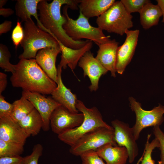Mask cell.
<instances>
[{"mask_svg": "<svg viewBox=\"0 0 164 164\" xmlns=\"http://www.w3.org/2000/svg\"><path fill=\"white\" fill-rule=\"evenodd\" d=\"M80 0H54L49 3L47 0H41L37 6L39 20L46 32L65 46L75 49L83 47L88 40L75 41L67 35L63 27L67 19L61 15L60 10L63 5H68L72 9H78Z\"/></svg>", "mask_w": 164, "mask_h": 164, "instance_id": "cell-1", "label": "cell"}, {"mask_svg": "<svg viewBox=\"0 0 164 164\" xmlns=\"http://www.w3.org/2000/svg\"><path fill=\"white\" fill-rule=\"evenodd\" d=\"M10 80L12 86L23 91L43 95L51 94L57 86L37 63L35 59H20Z\"/></svg>", "mask_w": 164, "mask_h": 164, "instance_id": "cell-2", "label": "cell"}, {"mask_svg": "<svg viewBox=\"0 0 164 164\" xmlns=\"http://www.w3.org/2000/svg\"><path fill=\"white\" fill-rule=\"evenodd\" d=\"M24 35L20 43L23 51L19 59H35L37 52L47 47H58L59 43L51 34L36 26L31 18L24 22Z\"/></svg>", "mask_w": 164, "mask_h": 164, "instance_id": "cell-3", "label": "cell"}, {"mask_svg": "<svg viewBox=\"0 0 164 164\" xmlns=\"http://www.w3.org/2000/svg\"><path fill=\"white\" fill-rule=\"evenodd\" d=\"M76 107L78 111L84 114L83 121L78 126L58 135L60 140L70 146L83 135L97 128H113L104 121L101 113L96 107L87 108L82 101L78 100Z\"/></svg>", "mask_w": 164, "mask_h": 164, "instance_id": "cell-4", "label": "cell"}, {"mask_svg": "<svg viewBox=\"0 0 164 164\" xmlns=\"http://www.w3.org/2000/svg\"><path fill=\"white\" fill-rule=\"evenodd\" d=\"M69 6L65 5L63 9V15L67 21L63 28L67 35L75 41L85 39L92 41L98 45L106 43L110 39L109 36H106L99 28L91 26L86 18L80 11L78 18L73 20L68 15L67 9Z\"/></svg>", "mask_w": 164, "mask_h": 164, "instance_id": "cell-5", "label": "cell"}, {"mask_svg": "<svg viewBox=\"0 0 164 164\" xmlns=\"http://www.w3.org/2000/svg\"><path fill=\"white\" fill-rule=\"evenodd\" d=\"M133 16L120 1H117L105 12L97 17L96 22L102 30L122 36L133 26Z\"/></svg>", "mask_w": 164, "mask_h": 164, "instance_id": "cell-6", "label": "cell"}, {"mask_svg": "<svg viewBox=\"0 0 164 164\" xmlns=\"http://www.w3.org/2000/svg\"><path fill=\"white\" fill-rule=\"evenodd\" d=\"M108 143L118 145L114 139V128L106 127L97 128L86 134L72 145L70 152L75 156H80L90 150L95 151L103 145Z\"/></svg>", "mask_w": 164, "mask_h": 164, "instance_id": "cell-7", "label": "cell"}, {"mask_svg": "<svg viewBox=\"0 0 164 164\" xmlns=\"http://www.w3.org/2000/svg\"><path fill=\"white\" fill-rule=\"evenodd\" d=\"M129 101L131 109L135 114V122L132 128L136 140L138 139L141 132L144 128L160 126L162 124L164 120V106L159 104L151 110L146 111L143 109L141 104L133 97H129Z\"/></svg>", "mask_w": 164, "mask_h": 164, "instance_id": "cell-8", "label": "cell"}, {"mask_svg": "<svg viewBox=\"0 0 164 164\" xmlns=\"http://www.w3.org/2000/svg\"><path fill=\"white\" fill-rule=\"evenodd\" d=\"M84 119L82 113H72L60 105L52 114L50 120V127L52 132L58 135L78 126Z\"/></svg>", "mask_w": 164, "mask_h": 164, "instance_id": "cell-9", "label": "cell"}, {"mask_svg": "<svg viewBox=\"0 0 164 164\" xmlns=\"http://www.w3.org/2000/svg\"><path fill=\"white\" fill-rule=\"evenodd\" d=\"M114 130V139L118 145L125 147L127 150L128 161L132 163L138 153V148L132 128L129 125L118 119L111 122Z\"/></svg>", "mask_w": 164, "mask_h": 164, "instance_id": "cell-10", "label": "cell"}, {"mask_svg": "<svg viewBox=\"0 0 164 164\" xmlns=\"http://www.w3.org/2000/svg\"><path fill=\"white\" fill-rule=\"evenodd\" d=\"M40 93L23 91L22 96L31 102L43 120L42 129L44 132L50 128V120L53 111L61 105L52 97H46Z\"/></svg>", "mask_w": 164, "mask_h": 164, "instance_id": "cell-11", "label": "cell"}, {"mask_svg": "<svg viewBox=\"0 0 164 164\" xmlns=\"http://www.w3.org/2000/svg\"><path fill=\"white\" fill-rule=\"evenodd\" d=\"M139 33L138 29L127 30L125 42L118 47L117 54L116 70L122 74L134 56L137 44Z\"/></svg>", "mask_w": 164, "mask_h": 164, "instance_id": "cell-12", "label": "cell"}, {"mask_svg": "<svg viewBox=\"0 0 164 164\" xmlns=\"http://www.w3.org/2000/svg\"><path fill=\"white\" fill-rule=\"evenodd\" d=\"M78 65L83 70L84 77L87 76L90 80L91 84L89 88L90 91H96L99 88L100 78L108 71L94 57L90 50L86 52L82 56Z\"/></svg>", "mask_w": 164, "mask_h": 164, "instance_id": "cell-13", "label": "cell"}, {"mask_svg": "<svg viewBox=\"0 0 164 164\" xmlns=\"http://www.w3.org/2000/svg\"><path fill=\"white\" fill-rule=\"evenodd\" d=\"M30 136L11 117L0 118V139L24 145Z\"/></svg>", "mask_w": 164, "mask_h": 164, "instance_id": "cell-14", "label": "cell"}, {"mask_svg": "<svg viewBox=\"0 0 164 164\" xmlns=\"http://www.w3.org/2000/svg\"><path fill=\"white\" fill-rule=\"evenodd\" d=\"M60 53H61L60 46L47 47L39 50L35 58L43 71L56 83L57 70L56 62L57 56Z\"/></svg>", "mask_w": 164, "mask_h": 164, "instance_id": "cell-15", "label": "cell"}, {"mask_svg": "<svg viewBox=\"0 0 164 164\" xmlns=\"http://www.w3.org/2000/svg\"><path fill=\"white\" fill-rule=\"evenodd\" d=\"M119 43L115 39L98 45L99 49L96 59L108 71L111 76L115 77L116 64Z\"/></svg>", "mask_w": 164, "mask_h": 164, "instance_id": "cell-16", "label": "cell"}, {"mask_svg": "<svg viewBox=\"0 0 164 164\" xmlns=\"http://www.w3.org/2000/svg\"><path fill=\"white\" fill-rule=\"evenodd\" d=\"M57 86L51 94L52 97L70 112L78 113L79 111L76 107L78 100L77 96L63 84L61 78L62 68L57 67Z\"/></svg>", "mask_w": 164, "mask_h": 164, "instance_id": "cell-17", "label": "cell"}, {"mask_svg": "<svg viewBox=\"0 0 164 164\" xmlns=\"http://www.w3.org/2000/svg\"><path fill=\"white\" fill-rule=\"evenodd\" d=\"M55 39L59 43L62 53L61 60L58 67L65 69L68 65L73 71L82 56L86 52L90 50L93 46V41L88 40L83 47L79 49H73L65 46Z\"/></svg>", "mask_w": 164, "mask_h": 164, "instance_id": "cell-18", "label": "cell"}, {"mask_svg": "<svg viewBox=\"0 0 164 164\" xmlns=\"http://www.w3.org/2000/svg\"><path fill=\"white\" fill-rule=\"evenodd\" d=\"M95 151L106 164H126L128 158L125 147L114 146L111 143L105 144Z\"/></svg>", "mask_w": 164, "mask_h": 164, "instance_id": "cell-19", "label": "cell"}, {"mask_svg": "<svg viewBox=\"0 0 164 164\" xmlns=\"http://www.w3.org/2000/svg\"><path fill=\"white\" fill-rule=\"evenodd\" d=\"M115 0H80L78 8L87 18L100 16L115 2Z\"/></svg>", "mask_w": 164, "mask_h": 164, "instance_id": "cell-20", "label": "cell"}, {"mask_svg": "<svg viewBox=\"0 0 164 164\" xmlns=\"http://www.w3.org/2000/svg\"><path fill=\"white\" fill-rule=\"evenodd\" d=\"M41 0H18L15 5V14L21 19V22H25L33 16L37 22V26L46 32L40 23L37 12V6Z\"/></svg>", "mask_w": 164, "mask_h": 164, "instance_id": "cell-21", "label": "cell"}, {"mask_svg": "<svg viewBox=\"0 0 164 164\" xmlns=\"http://www.w3.org/2000/svg\"><path fill=\"white\" fill-rule=\"evenodd\" d=\"M139 13L140 23L145 29L157 25L160 17L162 15L159 6L151 2L146 4Z\"/></svg>", "mask_w": 164, "mask_h": 164, "instance_id": "cell-22", "label": "cell"}, {"mask_svg": "<svg viewBox=\"0 0 164 164\" xmlns=\"http://www.w3.org/2000/svg\"><path fill=\"white\" fill-rule=\"evenodd\" d=\"M18 123L29 136H33L39 133L43 124L41 116L35 108Z\"/></svg>", "mask_w": 164, "mask_h": 164, "instance_id": "cell-23", "label": "cell"}, {"mask_svg": "<svg viewBox=\"0 0 164 164\" xmlns=\"http://www.w3.org/2000/svg\"><path fill=\"white\" fill-rule=\"evenodd\" d=\"M13 109L11 118L19 122L35 108L31 102L24 97L15 101L12 103Z\"/></svg>", "mask_w": 164, "mask_h": 164, "instance_id": "cell-24", "label": "cell"}, {"mask_svg": "<svg viewBox=\"0 0 164 164\" xmlns=\"http://www.w3.org/2000/svg\"><path fill=\"white\" fill-rule=\"evenodd\" d=\"M24 145L0 139V157L20 156L23 152Z\"/></svg>", "mask_w": 164, "mask_h": 164, "instance_id": "cell-25", "label": "cell"}, {"mask_svg": "<svg viewBox=\"0 0 164 164\" xmlns=\"http://www.w3.org/2000/svg\"><path fill=\"white\" fill-rule=\"evenodd\" d=\"M151 135V134H148L143 154L140 158L142 161L141 164H155V161L152 157V152L156 148H159V143L156 138L150 142L149 139Z\"/></svg>", "mask_w": 164, "mask_h": 164, "instance_id": "cell-26", "label": "cell"}, {"mask_svg": "<svg viewBox=\"0 0 164 164\" xmlns=\"http://www.w3.org/2000/svg\"><path fill=\"white\" fill-rule=\"evenodd\" d=\"M11 54L7 47L5 45L0 44V67L5 71L14 73L15 70V65L9 62Z\"/></svg>", "mask_w": 164, "mask_h": 164, "instance_id": "cell-27", "label": "cell"}, {"mask_svg": "<svg viewBox=\"0 0 164 164\" xmlns=\"http://www.w3.org/2000/svg\"><path fill=\"white\" fill-rule=\"evenodd\" d=\"M127 11L129 14L138 12L147 4L151 2L149 0H121Z\"/></svg>", "mask_w": 164, "mask_h": 164, "instance_id": "cell-28", "label": "cell"}, {"mask_svg": "<svg viewBox=\"0 0 164 164\" xmlns=\"http://www.w3.org/2000/svg\"><path fill=\"white\" fill-rule=\"evenodd\" d=\"M80 156L82 164H106L95 150L87 151Z\"/></svg>", "mask_w": 164, "mask_h": 164, "instance_id": "cell-29", "label": "cell"}, {"mask_svg": "<svg viewBox=\"0 0 164 164\" xmlns=\"http://www.w3.org/2000/svg\"><path fill=\"white\" fill-rule=\"evenodd\" d=\"M43 151V146L40 144L34 145L31 154L23 157L22 164H38L39 158Z\"/></svg>", "mask_w": 164, "mask_h": 164, "instance_id": "cell-30", "label": "cell"}, {"mask_svg": "<svg viewBox=\"0 0 164 164\" xmlns=\"http://www.w3.org/2000/svg\"><path fill=\"white\" fill-rule=\"evenodd\" d=\"M155 138H157L159 143V149L160 151V160L158 164H164V132L159 126L153 127L152 130Z\"/></svg>", "mask_w": 164, "mask_h": 164, "instance_id": "cell-31", "label": "cell"}, {"mask_svg": "<svg viewBox=\"0 0 164 164\" xmlns=\"http://www.w3.org/2000/svg\"><path fill=\"white\" fill-rule=\"evenodd\" d=\"M21 23V21L18 19L16 26L13 29L12 34V39L16 49L20 44L24 37V29L22 26Z\"/></svg>", "mask_w": 164, "mask_h": 164, "instance_id": "cell-32", "label": "cell"}, {"mask_svg": "<svg viewBox=\"0 0 164 164\" xmlns=\"http://www.w3.org/2000/svg\"><path fill=\"white\" fill-rule=\"evenodd\" d=\"M13 109L12 104H11L5 100L4 96L0 95V118L11 117Z\"/></svg>", "mask_w": 164, "mask_h": 164, "instance_id": "cell-33", "label": "cell"}, {"mask_svg": "<svg viewBox=\"0 0 164 164\" xmlns=\"http://www.w3.org/2000/svg\"><path fill=\"white\" fill-rule=\"evenodd\" d=\"M23 157L20 156L0 157V164H22Z\"/></svg>", "mask_w": 164, "mask_h": 164, "instance_id": "cell-34", "label": "cell"}, {"mask_svg": "<svg viewBox=\"0 0 164 164\" xmlns=\"http://www.w3.org/2000/svg\"><path fill=\"white\" fill-rule=\"evenodd\" d=\"M12 22L10 21L5 20L0 25V35L7 33L11 29Z\"/></svg>", "mask_w": 164, "mask_h": 164, "instance_id": "cell-35", "label": "cell"}, {"mask_svg": "<svg viewBox=\"0 0 164 164\" xmlns=\"http://www.w3.org/2000/svg\"><path fill=\"white\" fill-rule=\"evenodd\" d=\"M7 84V75L2 72H0V95L5 90Z\"/></svg>", "mask_w": 164, "mask_h": 164, "instance_id": "cell-36", "label": "cell"}, {"mask_svg": "<svg viewBox=\"0 0 164 164\" xmlns=\"http://www.w3.org/2000/svg\"><path fill=\"white\" fill-rule=\"evenodd\" d=\"M14 13V11L10 8H0V15L4 17H8Z\"/></svg>", "mask_w": 164, "mask_h": 164, "instance_id": "cell-37", "label": "cell"}, {"mask_svg": "<svg viewBox=\"0 0 164 164\" xmlns=\"http://www.w3.org/2000/svg\"><path fill=\"white\" fill-rule=\"evenodd\" d=\"M157 5L160 8L162 13L163 19L162 22H164V0H157Z\"/></svg>", "mask_w": 164, "mask_h": 164, "instance_id": "cell-38", "label": "cell"}, {"mask_svg": "<svg viewBox=\"0 0 164 164\" xmlns=\"http://www.w3.org/2000/svg\"><path fill=\"white\" fill-rule=\"evenodd\" d=\"M7 2V0H0V8L3 7Z\"/></svg>", "mask_w": 164, "mask_h": 164, "instance_id": "cell-39", "label": "cell"}]
</instances>
